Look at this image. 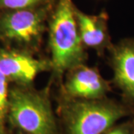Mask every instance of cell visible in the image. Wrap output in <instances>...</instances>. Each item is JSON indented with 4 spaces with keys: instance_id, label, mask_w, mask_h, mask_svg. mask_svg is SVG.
Returning a JSON list of instances; mask_svg holds the SVG:
<instances>
[{
    "instance_id": "cell-1",
    "label": "cell",
    "mask_w": 134,
    "mask_h": 134,
    "mask_svg": "<svg viewBox=\"0 0 134 134\" xmlns=\"http://www.w3.org/2000/svg\"><path fill=\"white\" fill-rule=\"evenodd\" d=\"M75 8L72 0H57L48 18L52 77L60 82L67 72L84 64L87 58L77 24Z\"/></svg>"
},
{
    "instance_id": "cell-8",
    "label": "cell",
    "mask_w": 134,
    "mask_h": 134,
    "mask_svg": "<svg viewBox=\"0 0 134 134\" xmlns=\"http://www.w3.org/2000/svg\"><path fill=\"white\" fill-rule=\"evenodd\" d=\"M75 17L81 40L85 48L94 49L98 55L113 46L108 29V14L105 11L97 15L86 14L75 8Z\"/></svg>"
},
{
    "instance_id": "cell-7",
    "label": "cell",
    "mask_w": 134,
    "mask_h": 134,
    "mask_svg": "<svg viewBox=\"0 0 134 134\" xmlns=\"http://www.w3.org/2000/svg\"><path fill=\"white\" fill-rule=\"evenodd\" d=\"M109 52L113 72L112 83L121 92L122 102L134 108V39L120 40Z\"/></svg>"
},
{
    "instance_id": "cell-5",
    "label": "cell",
    "mask_w": 134,
    "mask_h": 134,
    "mask_svg": "<svg viewBox=\"0 0 134 134\" xmlns=\"http://www.w3.org/2000/svg\"><path fill=\"white\" fill-rule=\"evenodd\" d=\"M52 71L50 60L34 58L31 52L0 48V72L8 81L29 86L39 74Z\"/></svg>"
},
{
    "instance_id": "cell-10",
    "label": "cell",
    "mask_w": 134,
    "mask_h": 134,
    "mask_svg": "<svg viewBox=\"0 0 134 134\" xmlns=\"http://www.w3.org/2000/svg\"><path fill=\"white\" fill-rule=\"evenodd\" d=\"M8 80L0 72V127H2L8 113Z\"/></svg>"
},
{
    "instance_id": "cell-4",
    "label": "cell",
    "mask_w": 134,
    "mask_h": 134,
    "mask_svg": "<svg viewBox=\"0 0 134 134\" xmlns=\"http://www.w3.org/2000/svg\"><path fill=\"white\" fill-rule=\"evenodd\" d=\"M55 2L33 8L0 11V40L29 52L38 50Z\"/></svg>"
},
{
    "instance_id": "cell-6",
    "label": "cell",
    "mask_w": 134,
    "mask_h": 134,
    "mask_svg": "<svg viewBox=\"0 0 134 134\" xmlns=\"http://www.w3.org/2000/svg\"><path fill=\"white\" fill-rule=\"evenodd\" d=\"M110 83L96 68L82 64L66 72L62 97L84 100L104 98L112 90Z\"/></svg>"
},
{
    "instance_id": "cell-2",
    "label": "cell",
    "mask_w": 134,
    "mask_h": 134,
    "mask_svg": "<svg viewBox=\"0 0 134 134\" xmlns=\"http://www.w3.org/2000/svg\"><path fill=\"white\" fill-rule=\"evenodd\" d=\"M59 109L66 134H103L120 119L134 116V108L107 97L94 100L62 97Z\"/></svg>"
},
{
    "instance_id": "cell-13",
    "label": "cell",
    "mask_w": 134,
    "mask_h": 134,
    "mask_svg": "<svg viewBox=\"0 0 134 134\" xmlns=\"http://www.w3.org/2000/svg\"><path fill=\"white\" fill-rule=\"evenodd\" d=\"M0 134H2V127H0Z\"/></svg>"
},
{
    "instance_id": "cell-11",
    "label": "cell",
    "mask_w": 134,
    "mask_h": 134,
    "mask_svg": "<svg viewBox=\"0 0 134 134\" xmlns=\"http://www.w3.org/2000/svg\"><path fill=\"white\" fill-rule=\"evenodd\" d=\"M103 134H133V122L132 121H127L115 125Z\"/></svg>"
},
{
    "instance_id": "cell-3",
    "label": "cell",
    "mask_w": 134,
    "mask_h": 134,
    "mask_svg": "<svg viewBox=\"0 0 134 134\" xmlns=\"http://www.w3.org/2000/svg\"><path fill=\"white\" fill-rule=\"evenodd\" d=\"M8 115L12 124L27 134H58L48 87L35 90L29 86L9 92Z\"/></svg>"
},
{
    "instance_id": "cell-9",
    "label": "cell",
    "mask_w": 134,
    "mask_h": 134,
    "mask_svg": "<svg viewBox=\"0 0 134 134\" xmlns=\"http://www.w3.org/2000/svg\"><path fill=\"white\" fill-rule=\"evenodd\" d=\"M57 0H0V11L37 8L55 2Z\"/></svg>"
},
{
    "instance_id": "cell-14",
    "label": "cell",
    "mask_w": 134,
    "mask_h": 134,
    "mask_svg": "<svg viewBox=\"0 0 134 134\" xmlns=\"http://www.w3.org/2000/svg\"></svg>"
},
{
    "instance_id": "cell-12",
    "label": "cell",
    "mask_w": 134,
    "mask_h": 134,
    "mask_svg": "<svg viewBox=\"0 0 134 134\" xmlns=\"http://www.w3.org/2000/svg\"><path fill=\"white\" fill-rule=\"evenodd\" d=\"M133 121V134H134V119L132 120Z\"/></svg>"
}]
</instances>
